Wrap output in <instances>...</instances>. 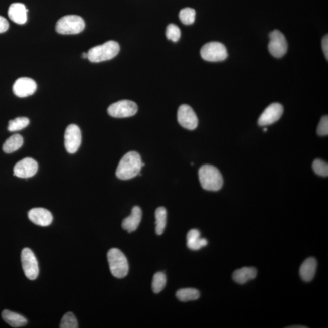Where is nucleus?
Returning <instances> with one entry per match:
<instances>
[{
    "label": "nucleus",
    "instance_id": "nucleus-13",
    "mask_svg": "<svg viewBox=\"0 0 328 328\" xmlns=\"http://www.w3.org/2000/svg\"><path fill=\"white\" fill-rule=\"evenodd\" d=\"M283 113V107L280 103H272L262 113L258 119V124L261 126L272 125L280 119Z\"/></svg>",
    "mask_w": 328,
    "mask_h": 328
},
{
    "label": "nucleus",
    "instance_id": "nucleus-31",
    "mask_svg": "<svg viewBox=\"0 0 328 328\" xmlns=\"http://www.w3.org/2000/svg\"><path fill=\"white\" fill-rule=\"evenodd\" d=\"M317 133L321 136H327L328 134V117L324 116L321 118L317 128Z\"/></svg>",
    "mask_w": 328,
    "mask_h": 328
},
{
    "label": "nucleus",
    "instance_id": "nucleus-19",
    "mask_svg": "<svg viewBox=\"0 0 328 328\" xmlns=\"http://www.w3.org/2000/svg\"><path fill=\"white\" fill-rule=\"evenodd\" d=\"M257 275V269L254 267H244L235 270L233 273L232 278L236 283L243 284L253 280Z\"/></svg>",
    "mask_w": 328,
    "mask_h": 328
},
{
    "label": "nucleus",
    "instance_id": "nucleus-5",
    "mask_svg": "<svg viewBox=\"0 0 328 328\" xmlns=\"http://www.w3.org/2000/svg\"><path fill=\"white\" fill-rule=\"evenodd\" d=\"M85 24L81 17L75 15L62 17L57 22L56 30L57 33L63 35L77 34L84 30Z\"/></svg>",
    "mask_w": 328,
    "mask_h": 328
},
{
    "label": "nucleus",
    "instance_id": "nucleus-22",
    "mask_svg": "<svg viewBox=\"0 0 328 328\" xmlns=\"http://www.w3.org/2000/svg\"><path fill=\"white\" fill-rule=\"evenodd\" d=\"M24 144V138L20 134H14L6 140L3 149L6 153L10 154L22 147Z\"/></svg>",
    "mask_w": 328,
    "mask_h": 328
},
{
    "label": "nucleus",
    "instance_id": "nucleus-8",
    "mask_svg": "<svg viewBox=\"0 0 328 328\" xmlns=\"http://www.w3.org/2000/svg\"><path fill=\"white\" fill-rule=\"evenodd\" d=\"M21 261L23 269L29 280H34L38 277L39 268L35 255L29 248L22 251Z\"/></svg>",
    "mask_w": 328,
    "mask_h": 328
},
{
    "label": "nucleus",
    "instance_id": "nucleus-32",
    "mask_svg": "<svg viewBox=\"0 0 328 328\" xmlns=\"http://www.w3.org/2000/svg\"><path fill=\"white\" fill-rule=\"evenodd\" d=\"M9 28V23L5 17L0 16V33H5Z\"/></svg>",
    "mask_w": 328,
    "mask_h": 328
},
{
    "label": "nucleus",
    "instance_id": "nucleus-7",
    "mask_svg": "<svg viewBox=\"0 0 328 328\" xmlns=\"http://www.w3.org/2000/svg\"><path fill=\"white\" fill-rule=\"evenodd\" d=\"M137 105L131 100H123L113 103L109 106V116L115 118H126L133 116L137 113Z\"/></svg>",
    "mask_w": 328,
    "mask_h": 328
},
{
    "label": "nucleus",
    "instance_id": "nucleus-30",
    "mask_svg": "<svg viewBox=\"0 0 328 328\" xmlns=\"http://www.w3.org/2000/svg\"><path fill=\"white\" fill-rule=\"evenodd\" d=\"M167 38L174 42H177L180 40L181 37V31L177 25L174 24L169 25L166 30Z\"/></svg>",
    "mask_w": 328,
    "mask_h": 328
},
{
    "label": "nucleus",
    "instance_id": "nucleus-6",
    "mask_svg": "<svg viewBox=\"0 0 328 328\" xmlns=\"http://www.w3.org/2000/svg\"><path fill=\"white\" fill-rule=\"evenodd\" d=\"M200 53L204 60L212 62L223 61L228 56L225 46L217 42L206 43L201 48Z\"/></svg>",
    "mask_w": 328,
    "mask_h": 328
},
{
    "label": "nucleus",
    "instance_id": "nucleus-28",
    "mask_svg": "<svg viewBox=\"0 0 328 328\" xmlns=\"http://www.w3.org/2000/svg\"><path fill=\"white\" fill-rule=\"evenodd\" d=\"M60 327H78V323H77V319L73 313L68 312L63 316L61 322H60Z\"/></svg>",
    "mask_w": 328,
    "mask_h": 328
},
{
    "label": "nucleus",
    "instance_id": "nucleus-3",
    "mask_svg": "<svg viewBox=\"0 0 328 328\" xmlns=\"http://www.w3.org/2000/svg\"><path fill=\"white\" fill-rule=\"evenodd\" d=\"M119 51V43L111 40L91 48L88 52V59L93 63L106 61L116 57Z\"/></svg>",
    "mask_w": 328,
    "mask_h": 328
},
{
    "label": "nucleus",
    "instance_id": "nucleus-27",
    "mask_svg": "<svg viewBox=\"0 0 328 328\" xmlns=\"http://www.w3.org/2000/svg\"><path fill=\"white\" fill-rule=\"evenodd\" d=\"M196 12L194 9L186 8L181 10L180 19L183 24L191 25L194 24L195 20Z\"/></svg>",
    "mask_w": 328,
    "mask_h": 328
},
{
    "label": "nucleus",
    "instance_id": "nucleus-17",
    "mask_svg": "<svg viewBox=\"0 0 328 328\" xmlns=\"http://www.w3.org/2000/svg\"><path fill=\"white\" fill-rule=\"evenodd\" d=\"M142 212L139 207L135 206L132 209L131 214L123 220L122 226L123 229L129 233L133 232L139 227L142 220Z\"/></svg>",
    "mask_w": 328,
    "mask_h": 328
},
{
    "label": "nucleus",
    "instance_id": "nucleus-36",
    "mask_svg": "<svg viewBox=\"0 0 328 328\" xmlns=\"http://www.w3.org/2000/svg\"><path fill=\"white\" fill-rule=\"evenodd\" d=\"M267 131V129L266 128L264 129V131L266 132Z\"/></svg>",
    "mask_w": 328,
    "mask_h": 328
},
{
    "label": "nucleus",
    "instance_id": "nucleus-26",
    "mask_svg": "<svg viewBox=\"0 0 328 328\" xmlns=\"http://www.w3.org/2000/svg\"><path fill=\"white\" fill-rule=\"evenodd\" d=\"M29 124L30 120L27 117H17L9 122L8 129L11 132L20 131L27 127Z\"/></svg>",
    "mask_w": 328,
    "mask_h": 328
},
{
    "label": "nucleus",
    "instance_id": "nucleus-10",
    "mask_svg": "<svg viewBox=\"0 0 328 328\" xmlns=\"http://www.w3.org/2000/svg\"><path fill=\"white\" fill-rule=\"evenodd\" d=\"M65 147L68 153L74 154L78 150L82 142L81 131L78 126L71 124L66 129Z\"/></svg>",
    "mask_w": 328,
    "mask_h": 328
},
{
    "label": "nucleus",
    "instance_id": "nucleus-23",
    "mask_svg": "<svg viewBox=\"0 0 328 328\" xmlns=\"http://www.w3.org/2000/svg\"><path fill=\"white\" fill-rule=\"evenodd\" d=\"M167 211L165 207H158L155 212L156 217V232L157 235H160L163 234L165 230L167 223Z\"/></svg>",
    "mask_w": 328,
    "mask_h": 328
},
{
    "label": "nucleus",
    "instance_id": "nucleus-20",
    "mask_svg": "<svg viewBox=\"0 0 328 328\" xmlns=\"http://www.w3.org/2000/svg\"><path fill=\"white\" fill-rule=\"evenodd\" d=\"M207 240L201 238L200 232L197 229H192L187 235V244L190 249L198 250L207 245Z\"/></svg>",
    "mask_w": 328,
    "mask_h": 328
},
{
    "label": "nucleus",
    "instance_id": "nucleus-25",
    "mask_svg": "<svg viewBox=\"0 0 328 328\" xmlns=\"http://www.w3.org/2000/svg\"><path fill=\"white\" fill-rule=\"evenodd\" d=\"M166 282L165 273L160 272L154 274L152 281V289L154 293H158L162 291L166 286Z\"/></svg>",
    "mask_w": 328,
    "mask_h": 328
},
{
    "label": "nucleus",
    "instance_id": "nucleus-29",
    "mask_svg": "<svg viewBox=\"0 0 328 328\" xmlns=\"http://www.w3.org/2000/svg\"><path fill=\"white\" fill-rule=\"evenodd\" d=\"M312 168L316 174L319 176H328V165L326 162L321 159H315L312 163Z\"/></svg>",
    "mask_w": 328,
    "mask_h": 328
},
{
    "label": "nucleus",
    "instance_id": "nucleus-35",
    "mask_svg": "<svg viewBox=\"0 0 328 328\" xmlns=\"http://www.w3.org/2000/svg\"><path fill=\"white\" fill-rule=\"evenodd\" d=\"M289 327H306L305 326H290Z\"/></svg>",
    "mask_w": 328,
    "mask_h": 328
},
{
    "label": "nucleus",
    "instance_id": "nucleus-16",
    "mask_svg": "<svg viewBox=\"0 0 328 328\" xmlns=\"http://www.w3.org/2000/svg\"><path fill=\"white\" fill-rule=\"evenodd\" d=\"M28 11L24 4L15 3L9 8L8 14L10 19L16 24L24 25L27 21Z\"/></svg>",
    "mask_w": 328,
    "mask_h": 328
},
{
    "label": "nucleus",
    "instance_id": "nucleus-9",
    "mask_svg": "<svg viewBox=\"0 0 328 328\" xmlns=\"http://www.w3.org/2000/svg\"><path fill=\"white\" fill-rule=\"evenodd\" d=\"M269 50L276 58H281L287 51V43L285 36L280 31L275 30L270 34Z\"/></svg>",
    "mask_w": 328,
    "mask_h": 328
},
{
    "label": "nucleus",
    "instance_id": "nucleus-21",
    "mask_svg": "<svg viewBox=\"0 0 328 328\" xmlns=\"http://www.w3.org/2000/svg\"><path fill=\"white\" fill-rule=\"evenodd\" d=\"M2 318L6 323L13 327H20L27 324V318L24 316L9 310H4L2 312Z\"/></svg>",
    "mask_w": 328,
    "mask_h": 328
},
{
    "label": "nucleus",
    "instance_id": "nucleus-14",
    "mask_svg": "<svg viewBox=\"0 0 328 328\" xmlns=\"http://www.w3.org/2000/svg\"><path fill=\"white\" fill-rule=\"evenodd\" d=\"M36 90V82L28 77H21L16 80L13 87L14 94L21 98L31 96L35 93Z\"/></svg>",
    "mask_w": 328,
    "mask_h": 328
},
{
    "label": "nucleus",
    "instance_id": "nucleus-12",
    "mask_svg": "<svg viewBox=\"0 0 328 328\" xmlns=\"http://www.w3.org/2000/svg\"><path fill=\"white\" fill-rule=\"evenodd\" d=\"M178 121L183 128L189 130H194L198 125L197 114L194 109L188 105H182L178 109Z\"/></svg>",
    "mask_w": 328,
    "mask_h": 328
},
{
    "label": "nucleus",
    "instance_id": "nucleus-2",
    "mask_svg": "<svg viewBox=\"0 0 328 328\" xmlns=\"http://www.w3.org/2000/svg\"><path fill=\"white\" fill-rule=\"evenodd\" d=\"M200 182L204 190L208 191H218L223 186V178L220 171L215 167L204 165L198 172Z\"/></svg>",
    "mask_w": 328,
    "mask_h": 328
},
{
    "label": "nucleus",
    "instance_id": "nucleus-4",
    "mask_svg": "<svg viewBox=\"0 0 328 328\" xmlns=\"http://www.w3.org/2000/svg\"><path fill=\"white\" fill-rule=\"evenodd\" d=\"M107 258L109 269L114 277L123 278L127 275L128 262L122 251L116 248L111 249L108 252Z\"/></svg>",
    "mask_w": 328,
    "mask_h": 328
},
{
    "label": "nucleus",
    "instance_id": "nucleus-11",
    "mask_svg": "<svg viewBox=\"0 0 328 328\" xmlns=\"http://www.w3.org/2000/svg\"><path fill=\"white\" fill-rule=\"evenodd\" d=\"M38 168V163L35 160L31 157L25 158L14 166V175L20 178L28 179L36 174Z\"/></svg>",
    "mask_w": 328,
    "mask_h": 328
},
{
    "label": "nucleus",
    "instance_id": "nucleus-33",
    "mask_svg": "<svg viewBox=\"0 0 328 328\" xmlns=\"http://www.w3.org/2000/svg\"><path fill=\"white\" fill-rule=\"evenodd\" d=\"M322 48L324 52L325 57L328 59V37L327 35L325 36L322 40Z\"/></svg>",
    "mask_w": 328,
    "mask_h": 328
},
{
    "label": "nucleus",
    "instance_id": "nucleus-18",
    "mask_svg": "<svg viewBox=\"0 0 328 328\" xmlns=\"http://www.w3.org/2000/svg\"><path fill=\"white\" fill-rule=\"evenodd\" d=\"M316 266L317 263L314 258L306 259L300 267V274L302 280L306 282L312 281L315 274Z\"/></svg>",
    "mask_w": 328,
    "mask_h": 328
},
{
    "label": "nucleus",
    "instance_id": "nucleus-34",
    "mask_svg": "<svg viewBox=\"0 0 328 328\" xmlns=\"http://www.w3.org/2000/svg\"><path fill=\"white\" fill-rule=\"evenodd\" d=\"M82 57L84 59H88V53H83L82 54Z\"/></svg>",
    "mask_w": 328,
    "mask_h": 328
},
{
    "label": "nucleus",
    "instance_id": "nucleus-1",
    "mask_svg": "<svg viewBox=\"0 0 328 328\" xmlns=\"http://www.w3.org/2000/svg\"><path fill=\"white\" fill-rule=\"evenodd\" d=\"M143 166L144 163L142 162L138 152H129L120 160L116 170V176L122 180L132 179L139 174Z\"/></svg>",
    "mask_w": 328,
    "mask_h": 328
},
{
    "label": "nucleus",
    "instance_id": "nucleus-24",
    "mask_svg": "<svg viewBox=\"0 0 328 328\" xmlns=\"http://www.w3.org/2000/svg\"><path fill=\"white\" fill-rule=\"evenodd\" d=\"M176 295L178 300L186 302L197 300L200 298V293L197 289L186 288L178 290Z\"/></svg>",
    "mask_w": 328,
    "mask_h": 328
},
{
    "label": "nucleus",
    "instance_id": "nucleus-15",
    "mask_svg": "<svg viewBox=\"0 0 328 328\" xmlns=\"http://www.w3.org/2000/svg\"><path fill=\"white\" fill-rule=\"evenodd\" d=\"M28 218L37 225L46 227L53 222V217L51 213L44 208H34L28 212Z\"/></svg>",
    "mask_w": 328,
    "mask_h": 328
}]
</instances>
